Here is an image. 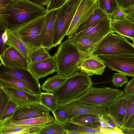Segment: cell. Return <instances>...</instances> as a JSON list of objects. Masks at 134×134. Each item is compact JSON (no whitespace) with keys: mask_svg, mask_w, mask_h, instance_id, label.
I'll list each match as a JSON object with an SVG mask.
<instances>
[{"mask_svg":"<svg viewBox=\"0 0 134 134\" xmlns=\"http://www.w3.org/2000/svg\"><path fill=\"white\" fill-rule=\"evenodd\" d=\"M123 9L127 17L132 16L134 15V3L128 7Z\"/></svg>","mask_w":134,"mask_h":134,"instance_id":"cell-46","label":"cell"},{"mask_svg":"<svg viewBox=\"0 0 134 134\" xmlns=\"http://www.w3.org/2000/svg\"><path fill=\"white\" fill-rule=\"evenodd\" d=\"M110 17V16L98 8L95 10L87 20L78 27L73 34H77Z\"/></svg>","mask_w":134,"mask_h":134,"instance_id":"cell-25","label":"cell"},{"mask_svg":"<svg viewBox=\"0 0 134 134\" xmlns=\"http://www.w3.org/2000/svg\"><path fill=\"white\" fill-rule=\"evenodd\" d=\"M9 100L7 94L0 87V116H1Z\"/></svg>","mask_w":134,"mask_h":134,"instance_id":"cell-40","label":"cell"},{"mask_svg":"<svg viewBox=\"0 0 134 134\" xmlns=\"http://www.w3.org/2000/svg\"><path fill=\"white\" fill-rule=\"evenodd\" d=\"M68 39L77 48L80 53L87 57L94 54L95 49L100 42H97L87 37L79 36L75 34L68 36Z\"/></svg>","mask_w":134,"mask_h":134,"instance_id":"cell-21","label":"cell"},{"mask_svg":"<svg viewBox=\"0 0 134 134\" xmlns=\"http://www.w3.org/2000/svg\"><path fill=\"white\" fill-rule=\"evenodd\" d=\"M125 93H129L134 92V76L126 85L124 89Z\"/></svg>","mask_w":134,"mask_h":134,"instance_id":"cell-43","label":"cell"},{"mask_svg":"<svg viewBox=\"0 0 134 134\" xmlns=\"http://www.w3.org/2000/svg\"><path fill=\"white\" fill-rule=\"evenodd\" d=\"M57 107L68 113L71 120L80 115L87 114H95L100 118L108 112V109L91 105L75 100L65 103H58Z\"/></svg>","mask_w":134,"mask_h":134,"instance_id":"cell-10","label":"cell"},{"mask_svg":"<svg viewBox=\"0 0 134 134\" xmlns=\"http://www.w3.org/2000/svg\"><path fill=\"white\" fill-rule=\"evenodd\" d=\"M57 74L68 78L77 73L83 60L87 57L67 39L58 46L53 55Z\"/></svg>","mask_w":134,"mask_h":134,"instance_id":"cell-2","label":"cell"},{"mask_svg":"<svg viewBox=\"0 0 134 134\" xmlns=\"http://www.w3.org/2000/svg\"><path fill=\"white\" fill-rule=\"evenodd\" d=\"M94 54L97 55H134V46L125 37L111 32L100 42Z\"/></svg>","mask_w":134,"mask_h":134,"instance_id":"cell-4","label":"cell"},{"mask_svg":"<svg viewBox=\"0 0 134 134\" xmlns=\"http://www.w3.org/2000/svg\"><path fill=\"white\" fill-rule=\"evenodd\" d=\"M68 0H66V2H67V1H68Z\"/></svg>","mask_w":134,"mask_h":134,"instance_id":"cell-54","label":"cell"},{"mask_svg":"<svg viewBox=\"0 0 134 134\" xmlns=\"http://www.w3.org/2000/svg\"><path fill=\"white\" fill-rule=\"evenodd\" d=\"M99 118L103 123L107 134H123L115 121L109 114V112Z\"/></svg>","mask_w":134,"mask_h":134,"instance_id":"cell-30","label":"cell"},{"mask_svg":"<svg viewBox=\"0 0 134 134\" xmlns=\"http://www.w3.org/2000/svg\"><path fill=\"white\" fill-rule=\"evenodd\" d=\"M0 86L13 87L32 94H36L24 83L14 79L0 78Z\"/></svg>","mask_w":134,"mask_h":134,"instance_id":"cell-32","label":"cell"},{"mask_svg":"<svg viewBox=\"0 0 134 134\" xmlns=\"http://www.w3.org/2000/svg\"><path fill=\"white\" fill-rule=\"evenodd\" d=\"M50 111L42 104H31L18 107L11 117L8 119L19 121L46 117L50 115Z\"/></svg>","mask_w":134,"mask_h":134,"instance_id":"cell-12","label":"cell"},{"mask_svg":"<svg viewBox=\"0 0 134 134\" xmlns=\"http://www.w3.org/2000/svg\"><path fill=\"white\" fill-rule=\"evenodd\" d=\"M105 66L130 77L134 76V55H98Z\"/></svg>","mask_w":134,"mask_h":134,"instance_id":"cell-8","label":"cell"},{"mask_svg":"<svg viewBox=\"0 0 134 134\" xmlns=\"http://www.w3.org/2000/svg\"><path fill=\"white\" fill-rule=\"evenodd\" d=\"M106 67L98 55L94 54L83 60L80 67V72L90 76L100 75L104 72Z\"/></svg>","mask_w":134,"mask_h":134,"instance_id":"cell-18","label":"cell"},{"mask_svg":"<svg viewBox=\"0 0 134 134\" xmlns=\"http://www.w3.org/2000/svg\"><path fill=\"white\" fill-rule=\"evenodd\" d=\"M98 8L111 16L118 5L116 0H97Z\"/></svg>","mask_w":134,"mask_h":134,"instance_id":"cell-34","label":"cell"},{"mask_svg":"<svg viewBox=\"0 0 134 134\" xmlns=\"http://www.w3.org/2000/svg\"><path fill=\"white\" fill-rule=\"evenodd\" d=\"M71 121L89 127L100 129L102 133L104 134L102 122L99 117L96 115L89 114H81L73 118Z\"/></svg>","mask_w":134,"mask_h":134,"instance_id":"cell-23","label":"cell"},{"mask_svg":"<svg viewBox=\"0 0 134 134\" xmlns=\"http://www.w3.org/2000/svg\"><path fill=\"white\" fill-rule=\"evenodd\" d=\"M63 126L66 131L76 130L81 132L82 134H103L100 129L84 125L71 121L63 125Z\"/></svg>","mask_w":134,"mask_h":134,"instance_id":"cell-28","label":"cell"},{"mask_svg":"<svg viewBox=\"0 0 134 134\" xmlns=\"http://www.w3.org/2000/svg\"><path fill=\"white\" fill-rule=\"evenodd\" d=\"M111 31L134 41V21L127 17L119 19H111Z\"/></svg>","mask_w":134,"mask_h":134,"instance_id":"cell-20","label":"cell"},{"mask_svg":"<svg viewBox=\"0 0 134 134\" xmlns=\"http://www.w3.org/2000/svg\"><path fill=\"white\" fill-rule=\"evenodd\" d=\"M7 94L10 100L18 107L33 104H41L40 94H32L13 87L0 86Z\"/></svg>","mask_w":134,"mask_h":134,"instance_id":"cell-14","label":"cell"},{"mask_svg":"<svg viewBox=\"0 0 134 134\" xmlns=\"http://www.w3.org/2000/svg\"><path fill=\"white\" fill-rule=\"evenodd\" d=\"M0 65L11 69L29 70L27 60L19 52L10 46L0 54Z\"/></svg>","mask_w":134,"mask_h":134,"instance_id":"cell-13","label":"cell"},{"mask_svg":"<svg viewBox=\"0 0 134 134\" xmlns=\"http://www.w3.org/2000/svg\"><path fill=\"white\" fill-rule=\"evenodd\" d=\"M126 99V113L124 123L132 114L134 113V92L125 93Z\"/></svg>","mask_w":134,"mask_h":134,"instance_id":"cell-36","label":"cell"},{"mask_svg":"<svg viewBox=\"0 0 134 134\" xmlns=\"http://www.w3.org/2000/svg\"><path fill=\"white\" fill-rule=\"evenodd\" d=\"M128 18L134 21V15Z\"/></svg>","mask_w":134,"mask_h":134,"instance_id":"cell-51","label":"cell"},{"mask_svg":"<svg viewBox=\"0 0 134 134\" xmlns=\"http://www.w3.org/2000/svg\"><path fill=\"white\" fill-rule=\"evenodd\" d=\"M112 81L114 85L117 87H121L128 82L127 75L119 72L114 73Z\"/></svg>","mask_w":134,"mask_h":134,"instance_id":"cell-38","label":"cell"},{"mask_svg":"<svg viewBox=\"0 0 134 134\" xmlns=\"http://www.w3.org/2000/svg\"><path fill=\"white\" fill-rule=\"evenodd\" d=\"M81 0H69L61 7L54 27L53 47L60 44L66 35Z\"/></svg>","mask_w":134,"mask_h":134,"instance_id":"cell-5","label":"cell"},{"mask_svg":"<svg viewBox=\"0 0 134 134\" xmlns=\"http://www.w3.org/2000/svg\"><path fill=\"white\" fill-rule=\"evenodd\" d=\"M61 7L49 11L44 15V22L42 31V47L48 50L53 47V35L55 22Z\"/></svg>","mask_w":134,"mask_h":134,"instance_id":"cell-15","label":"cell"},{"mask_svg":"<svg viewBox=\"0 0 134 134\" xmlns=\"http://www.w3.org/2000/svg\"><path fill=\"white\" fill-rule=\"evenodd\" d=\"M28 69L38 80L57 72L53 56L43 60L29 63Z\"/></svg>","mask_w":134,"mask_h":134,"instance_id":"cell-17","label":"cell"},{"mask_svg":"<svg viewBox=\"0 0 134 134\" xmlns=\"http://www.w3.org/2000/svg\"><path fill=\"white\" fill-rule=\"evenodd\" d=\"M8 2H12L15 1V0H4Z\"/></svg>","mask_w":134,"mask_h":134,"instance_id":"cell-52","label":"cell"},{"mask_svg":"<svg viewBox=\"0 0 134 134\" xmlns=\"http://www.w3.org/2000/svg\"><path fill=\"white\" fill-rule=\"evenodd\" d=\"M126 104L124 93L108 109L109 114L114 119L120 128L124 121L126 113Z\"/></svg>","mask_w":134,"mask_h":134,"instance_id":"cell-22","label":"cell"},{"mask_svg":"<svg viewBox=\"0 0 134 134\" xmlns=\"http://www.w3.org/2000/svg\"><path fill=\"white\" fill-rule=\"evenodd\" d=\"M48 50L42 47L35 48H30L28 62V64L45 60L51 57Z\"/></svg>","mask_w":134,"mask_h":134,"instance_id":"cell-29","label":"cell"},{"mask_svg":"<svg viewBox=\"0 0 134 134\" xmlns=\"http://www.w3.org/2000/svg\"><path fill=\"white\" fill-rule=\"evenodd\" d=\"M124 93L123 91L118 89L92 86L84 94L75 100L91 105L108 109Z\"/></svg>","mask_w":134,"mask_h":134,"instance_id":"cell-6","label":"cell"},{"mask_svg":"<svg viewBox=\"0 0 134 134\" xmlns=\"http://www.w3.org/2000/svg\"><path fill=\"white\" fill-rule=\"evenodd\" d=\"M67 78L57 74L48 78L42 85V89L47 92L53 93L63 84Z\"/></svg>","mask_w":134,"mask_h":134,"instance_id":"cell-27","label":"cell"},{"mask_svg":"<svg viewBox=\"0 0 134 134\" xmlns=\"http://www.w3.org/2000/svg\"><path fill=\"white\" fill-rule=\"evenodd\" d=\"M110 17L105 19L87 29L76 34L80 37H87L99 42L109 33L111 31Z\"/></svg>","mask_w":134,"mask_h":134,"instance_id":"cell-16","label":"cell"},{"mask_svg":"<svg viewBox=\"0 0 134 134\" xmlns=\"http://www.w3.org/2000/svg\"><path fill=\"white\" fill-rule=\"evenodd\" d=\"M11 122L17 125H23L31 126L43 127L54 122L55 120L50 115L46 117L35 118L24 120H10Z\"/></svg>","mask_w":134,"mask_h":134,"instance_id":"cell-26","label":"cell"},{"mask_svg":"<svg viewBox=\"0 0 134 134\" xmlns=\"http://www.w3.org/2000/svg\"><path fill=\"white\" fill-rule=\"evenodd\" d=\"M8 13L3 8H0V30L5 31L8 29L9 18Z\"/></svg>","mask_w":134,"mask_h":134,"instance_id":"cell-39","label":"cell"},{"mask_svg":"<svg viewBox=\"0 0 134 134\" xmlns=\"http://www.w3.org/2000/svg\"><path fill=\"white\" fill-rule=\"evenodd\" d=\"M40 94L42 104L53 113L57 108L58 103L53 93L41 92Z\"/></svg>","mask_w":134,"mask_h":134,"instance_id":"cell-31","label":"cell"},{"mask_svg":"<svg viewBox=\"0 0 134 134\" xmlns=\"http://www.w3.org/2000/svg\"><path fill=\"white\" fill-rule=\"evenodd\" d=\"M17 107L16 103L10 100L0 116V122L10 118Z\"/></svg>","mask_w":134,"mask_h":134,"instance_id":"cell-37","label":"cell"},{"mask_svg":"<svg viewBox=\"0 0 134 134\" xmlns=\"http://www.w3.org/2000/svg\"><path fill=\"white\" fill-rule=\"evenodd\" d=\"M0 67V78L19 81L26 85L35 94H40L41 92L39 80L29 70L9 68L1 65Z\"/></svg>","mask_w":134,"mask_h":134,"instance_id":"cell-9","label":"cell"},{"mask_svg":"<svg viewBox=\"0 0 134 134\" xmlns=\"http://www.w3.org/2000/svg\"><path fill=\"white\" fill-rule=\"evenodd\" d=\"M4 31L0 30V54L3 52L7 47L5 43L4 42L2 38V35Z\"/></svg>","mask_w":134,"mask_h":134,"instance_id":"cell-47","label":"cell"},{"mask_svg":"<svg viewBox=\"0 0 134 134\" xmlns=\"http://www.w3.org/2000/svg\"><path fill=\"white\" fill-rule=\"evenodd\" d=\"M8 14V29L15 28L45 14L46 8L29 0H17L0 6Z\"/></svg>","mask_w":134,"mask_h":134,"instance_id":"cell-1","label":"cell"},{"mask_svg":"<svg viewBox=\"0 0 134 134\" xmlns=\"http://www.w3.org/2000/svg\"><path fill=\"white\" fill-rule=\"evenodd\" d=\"M90 76L78 72L68 78L57 90L52 93L58 103L75 100L84 94L92 86Z\"/></svg>","mask_w":134,"mask_h":134,"instance_id":"cell-3","label":"cell"},{"mask_svg":"<svg viewBox=\"0 0 134 134\" xmlns=\"http://www.w3.org/2000/svg\"><path fill=\"white\" fill-rule=\"evenodd\" d=\"M66 0H50L46 8L47 11L61 7L66 2Z\"/></svg>","mask_w":134,"mask_h":134,"instance_id":"cell-41","label":"cell"},{"mask_svg":"<svg viewBox=\"0 0 134 134\" xmlns=\"http://www.w3.org/2000/svg\"><path fill=\"white\" fill-rule=\"evenodd\" d=\"M17 0H15L16 1ZM40 5L47 6L50 0H29Z\"/></svg>","mask_w":134,"mask_h":134,"instance_id":"cell-48","label":"cell"},{"mask_svg":"<svg viewBox=\"0 0 134 134\" xmlns=\"http://www.w3.org/2000/svg\"><path fill=\"white\" fill-rule=\"evenodd\" d=\"M120 129L123 134H134V128L122 127Z\"/></svg>","mask_w":134,"mask_h":134,"instance_id":"cell-49","label":"cell"},{"mask_svg":"<svg viewBox=\"0 0 134 134\" xmlns=\"http://www.w3.org/2000/svg\"><path fill=\"white\" fill-rule=\"evenodd\" d=\"M2 38L4 42L5 43L8 39V35L7 30H5L3 34Z\"/></svg>","mask_w":134,"mask_h":134,"instance_id":"cell-50","label":"cell"},{"mask_svg":"<svg viewBox=\"0 0 134 134\" xmlns=\"http://www.w3.org/2000/svg\"><path fill=\"white\" fill-rule=\"evenodd\" d=\"M122 127L134 128V113L130 115L123 124L121 127Z\"/></svg>","mask_w":134,"mask_h":134,"instance_id":"cell-44","label":"cell"},{"mask_svg":"<svg viewBox=\"0 0 134 134\" xmlns=\"http://www.w3.org/2000/svg\"><path fill=\"white\" fill-rule=\"evenodd\" d=\"M6 30L8 39L6 44L14 48L28 61L30 48L15 34L10 30Z\"/></svg>","mask_w":134,"mask_h":134,"instance_id":"cell-24","label":"cell"},{"mask_svg":"<svg viewBox=\"0 0 134 134\" xmlns=\"http://www.w3.org/2000/svg\"><path fill=\"white\" fill-rule=\"evenodd\" d=\"M98 8L97 0H81L66 35L69 36L73 34L78 27L87 20Z\"/></svg>","mask_w":134,"mask_h":134,"instance_id":"cell-11","label":"cell"},{"mask_svg":"<svg viewBox=\"0 0 134 134\" xmlns=\"http://www.w3.org/2000/svg\"><path fill=\"white\" fill-rule=\"evenodd\" d=\"M118 5L123 8L129 7L134 3V0H116Z\"/></svg>","mask_w":134,"mask_h":134,"instance_id":"cell-45","label":"cell"},{"mask_svg":"<svg viewBox=\"0 0 134 134\" xmlns=\"http://www.w3.org/2000/svg\"><path fill=\"white\" fill-rule=\"evenodd\" d=\"M45 14L19 26L9 30L15 34L29 48L42 47Z\"/></svg>","mask_w":134,"mask_h":134,"instance_id":"cell-7","label":"cell"},{"mask_svg":"<svg viewBox=\"0 0 134 134\" xmlns=\"http://www.w3.org/2000/svg\"><path fill=\"white\" fill-rule=\"evenodd\" d=\"M53 114L55 120L63 125L71 120V116L68 113L57 107Z\"/></svg>","mask_w":134,"mask_h":134,"instance_id":"cell-35","label":"cell"},{"mask_svg":"<svg viewBox=\"0 0 134 134\" xmlns=\"http://www.w3.org/2000/svg\"><path fill=\"white\" fill-rule=\"evenodd\" d=\"M42 127L15 125L6 119L0 122V134H39Z\"/></svg>","mask_w":134,"mask_h":134,"instance_id":"cell-19","label":"cell"},{"mask_svg":"<svg viewBox=\"0 0 134 134\" xmlns=\"http://www.w3.org/2000/svg\"><path fill=\"white\" fill-rule=\"evenodd\" d=\"M110 17L111 19H123L127 16L125 14L123 8L118 5Z\"/></svg>","mask_w":134,"mask_h":134,"instance_id":"cell-42","label":"cell"},{"mask_svg":"<svg viewBox=\"0 0 134 134\" xmlns=\"http://www.w3.org/2000/svg\"><path fill=\"white\" fill-rule=\"evenodd\" d=\"M39 134H66V132L62 124L55 120L42 127Z\"/></svg>","mask_w":134,"mask_h":134,"instance_id":"cell-33","label":"cell"},{"mask_svg":"<svg viewBox=\"0 0 134 134\" xmlns=\"http://www.w3.org/2000/svg\"><path fill=\"white\" fill-rule=\"evenodd\" d=\"M132 44L134 46V41H133V42Z\"/></svg>","mask_w":134,"mask_h":134,"instance_id":"cell-53","label":"cell"}]
</instances>
